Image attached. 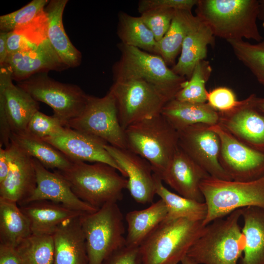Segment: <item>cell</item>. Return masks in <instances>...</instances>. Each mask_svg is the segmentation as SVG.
<instances>
[{
	"instance_id": "6da1fadb",
	"label": "cell",
	"mask_w": 264,
	"mask_h": 264,
	"mask_svg": "<svg viewBox=\"0 0 264 264\" xmlns=\"http://www.w3.org/2000/svg\"><path fill=\"white\" fill-rule=\"evenodd\" d=\"M257 0H198L196 13L214 36L229 41L263 40L257 24Z\"/></svg>"
},
{
	"instance_id": "7a4b0ae2",
	"label": "cell",
	"mask_w": 264,
	"mask_h": 264,
	"mask_svg": "<svg viewBox=\"0 0 264 264\" xmlns=\"http://www.w3.org/2000/svg\"><path fill=\"white\" fill-rule=\"evenodd\" d=\"M55 171L67 181L78 198L97 209L121 200L123 191L127 189V179L104 163L73 161L69 168Z\"/></svg>"
},
{
	"instance_id": "3957f363",
	"label": "cell",
	"mask_w": 264,
	"mask_h": 264,
	"mask_svg": "<svg viewBox=\"0 0 264 264\" xmlns=\"http://www.w3.org/2000/svg\"><path fill=\"white\" fill-rule=\"evenodd\" d=\"M242 209L205 226L187 256L197 264H238L244 248Z\"/></svg>"
},
{
	"instance_id": "277c9868",
	"label": "cell",
	"mask_w": 264,
	"mask_h": 264,
	"mask_svg": "<svg viewBox=\"0 0 264 264\" xmlns=\"http://www.w3.org/2000/svg\"><path fill=\"white\" fill-rule=\"evenodd\" d=\"M127 149L146 159L160 177L178 145V133L161 114L135 123L125 130Z\"/></svg>"
},
{
	"instance_id": "5b68a950",
	"label": "cell",
	"mask_w": 264,
	"mask_h": 264,
	"mask_svg": "<svg viewBox=\"0 0 264 264\" xmlns=\"http://www.w3.org/2000/svg\"><path fill=\"white\" fill-rule=\"evenodd\" d=\"M203 221L165 219L139 246L142 264H177L201 235Z\"/></svg>"
},
{
	"instance_id": "8992f818",
	"label": "cell",
	"mask_w": 264,
	"mask_h": 264,
	"mask_svg": "<svg viewBox=\"0 0 264 264\" xmlns=\"http://www.w3.org/2000/svg\"><path fill=\"white\" fill-rule=\"evenodd\" d=\"M120 59L112 66L113 80L142 79L156 87L170 101L184 87L185 77L176 74L159 55L119 43Z\"/></svg>"
},
{
	"instance_id": "52a82bcc",
	"label": "cell",
	"mask_w": 264,
	"mask_h": 264,
	"mask_svg": "<svg viewBox=\"0 0 264 264\" xmlns=\"http://www.w3.org/2000/svg\"><path fill=\"white\" fill-rule=\"evenodd\" d=\"M200 188L207 206L203 221L205 226L239 209L264 207V176L256 180L239 181L211 176L204 178Z\"/></svg>"
},
{
	"instance_id": "ba28073f",
	"label": "cell",
	"mask_w": 264,
	"mask_h": 264,
	"mask_svg": "<svg viewBox=\"0 0 264 264\" xmlns=\"http://www.w3.org/2000/svg\"><path fill=\"white\" fill-rule=\"evenodd\" d=\"M89 264H102L109 256L126 245L122 213L117 202L108 203L80 217Z\"/></svg>"
},
{
	"instance_id": "9c48e42d",
	"label": "cell",
	"mask_w": 264,
	"mask_h": 264,
	"mask_svg": "<svg viewBox=\"0 0 264 264\" xmlns=\"http://www.w3.org/2000/svg\"><path fill=\"white\" fill-rule=\"evenodd\" d=\"M109 91L114 98L124 131L135 123L161 113L169 101L156 87L142 79L114 81Z\"/></svg>"
},
{
	"instance_id": "30bf717a",
	"label": "cell",
	"mask_w": 264,
	"mask_h": 264,
	"mask_svg": "<svg viewBox=\"0 0 264 264\" xmlns=\"http://www.w3.org/2000/svg\"><path fill=\"white\" fill-rule=\"evenodd\" d=\"M17 85L36 101L48 105L53 115L66 127L68 122L83 111L88 96L79 86L55 81L46 72L34 74L18 82Z\"/></svg>"
},
{
	"instance_id": "8fae6325",
	"label": "cell",
	"mask_w": 264,
	"mask_h": 264,
	"mask_svg": "<svg viewBox=\"0 0 264 264\" xmlns=\"http://www.w3.org/2000/svg\"><path fill=\"white\" fill-rule=\"evenodd\" d=\"M10 68H0V147H7L12 134H22L33 115L39 110L38 103L12 82Z\"/></svg>"
},
{
	"instance_id": "7c38bea8",
	"label": "cell",
	"mask_w": 264,
	"mask_h": 264,
	"mask_svg": "<svg viewBox=\"0 0 264 264\" xmlns=\"http://www.w3.org/2000/svg\"><path fill=\"white\" fill-rule=\"evenodd\" d=\"M66 127L95 137L112 146L127 149L114 98L110 91L103 97L88 96L82 113L68 122Z\"/></svg>"
},
{
	"instance_id": "4fadbf2b",
	"label": "cell",
	"mask_w": 264,
	"mask_h": 264,
	"mask_svg": "<svg viewBox=\"0 0 264 264\" xmlns=\"http://www.w3.org/2000/svg\"><path fill=\"white\" fill-rule=\"evenodd\" d=\"M210 128L220 137L219 161L232 180L248 181L264 176V154L242 143L219 124Z\"/></svg>"
},
{
	"instance_id": "5bb4252c",
	"label": "cell",
	"mask_w": 264,
	"mask_h": 264,
	"mask_svg": "<svg viewBox=\"0 0 264 264\" xmlns=\"http://www.w3.org/2000/svg\"><path fill=\"white\" fill-rule=\"evenodd\" d=\"M210 126L198 124L177 131L179 147L211 176L232 180L220 164V139Z\"/></svg>"
},
{
	"instance_id": "9a60e30c",
	"label": "cell",
	"mask_w": 264,
	"mask_h": 264,
	"mask_svg": "<svg viewBox=\"0 0 264 264\" xmlns=\"http://www.w3.org/2000/svg\"><path fill=\"white\" fill-rule=\"evenodd\" d=\"M256 96L251 94L230 112L219 113L218 124L242 143L264 154V112L255 105Z\"/></svg>"
},
{
	"instance_id": "2e32d148",
	"label": "cell",
	"mask_w": 264,
	"mask_h": 264,
	"mask_svg": "<svg viewBox=\"0 0 264 264\" xmlns=\"http://www.w3.org/2000/svg\"><path fill=\"white\" fill-rule=\"evenodd\" d=\"M105 148L127 177V189L137 203L152 202L155 192L154 172L144 158L128 149L117 148L109 144Z\"/></svg>"
},
{
	"instance_id": "e0dca14e",
	"label": "cell",
	"mask_w": 264,
	"mask_h": 264,
	"mask_svg": "<svg viewBox=\"0 0 264 264\" xmlns=\"http://www.w3.org/2000/svg\"><path fill=\"white\" fill-rule=\"evenodd\" d=\"M44 141L50 144L72 161L102 162L122 172L105 148V142L87 133L66 127L61 134Z\"/></svg>"
},
{
	"instance_id": "ac0fdd59",
	"label": "cell",
	"mask_w": 264,
	"mask_h": 264,
	"mask_svg": "<svg viewBox=\"0 0 264 264\" xmlns=\"http://www.w3.org/2000/svg\"><path fill=\"white\" fill-rule=\"evenodd\" d=\"M10 164L5 179L0 183V197L20 205L32 195L37 186L33 158L10 142Z\"/></svg>"
},
{
	"instance_id": "d6986e66",
	"label": "cell",
	"mask_w": 264,
	"mask_h": 264,
	"mask_svg": "<svg viewBox=\"0 0 264 264\" xmlns=\"http://www.w3.org/2000/svg\"><path fill=\"white\" fill-rule=\"evenodd\" d=\"M33 163L36 174V188L23 204L35 200H47L84 213H92L99 209L78 198L67 181L56 171H49L34 158Z\"/></svg>"
},
{
	"instance_id": "ffe728a7",
	"label": "cell",
	"mask_w": 264,
	"mask_h": 264,
	"mask_svg": "<svg viewBox=\"0 0 264 264\" xmlns=\"http://www.w3.org/2000/svg\"><path fill=\"white\" fill-rule=\"evenodd\" d=\"M209 176L179 147L160 178L179 195L204 202L200 184Z\"/></svg>"
},
{
	"instance_id": "44dd1931",
	"label": "cell",
	"mask_w": 264,
	"mask_h": 264,
	"mask_svg": "<svg viewBox=\"0 0 264 264\" xmlns=\"http://www.w3.org/2000/svg\"><path fill=\"white\" fill-rule=\"evenodd\" d=\"M4 65L10 68L13 80L18 82L40 72L61 71L68 68L48 39L34 49L8 54Z\"/></svg>"
},
{
	"instance_id": "7402d4cb",
	"label": "cell",
	"mask_w": 264,
	"mask_h": 264,
	"mask_svg": "<svg viewBox=\"0 0 264 264\" xmlns=\"http://www.w3.org/2000/svg\"><path fill=\"white\" fill-rule=\"evenodd\" d=\"M80 217L63 221L53 234L54 264H89Z\"/></svg>"
},
{
	"instance_id": "603a6c76",
	"label": "cell",
	"mask_w": 264,
	"mask_h": 264,
	"mask_svg": "<svg viewBox=\"0 0 264 264\" xmlns=\"http://www.w3.org/2000/svg\"><path fill=\"white\" fill-rule=\"evenodd\" d=\"M19 206L29 221L32 234L38 235H53L63 221L87 213L47 200L32 201Z\"/></svg>"
},
{
	"instance_id": "cb8c5ba5",
	"label": "cell",
	"mask_w": 264,
	"mask_h": 264,
	"mask_svg": "<svg viewBox=\"0 0 264 264\" xmlns=\"http://www.w3.org/2000/svg\"><path fill=\"white\" fill-rule=\"evenodd\" d=\"M198 18L183 41L177 62L171 68L176 74L188 80L196 65L206 58L208 45L214 44L215 36L212 31Z\"/></svg>"
},
{
	"instance_id": "d4e9b609",
	"label": "cell",
	"mask_w": 264,
	"mask_h": 264,
	"mask_svg": "<svg viewBox=\"0 0 264 264\" xmlns=\"http://www.w3.org/2000/svg\"><path fill=\"white\" fill-rule=\"evenodd\" d=\"M67 0H51L45 8L47 17V39L62 61L68 67L79 66L82 54L71 43L65 30L63 15Z\"/></svg>"
},
{
	"instance_id": "484cf974",
	"label": "cell",
	"mask_w": 264,
	"mask_h": 264,
	"mask_svg": "<svg viewBox=\"0 0 264 264\" xmlns=\"http://www.w3.org/2000/svg\"><path fill=\"white\" fill-rule=\"evenodd\" d=\"M161 114L177 131L198 124H218L219 113L207 103H196L173 99L163 108Z\"/></svg>"
},
{
	"instance_id": "4316f807",
	"label": "cell",
	"mask_w": 264,
	"mask_h": 264,
	"mask_svg": "<svg viewBox=\"0 0 264 264\" xmlns=\"http://www.w3.org/2000/svg\"><path fill=\"white\" fill-rule=\"evenodd\" d=\"M244 248L239 264H264V207L242 209Z\"/></svg>"
},
{
	"instance_id": "83f0119b",
	"label": "cell",
	"mask_w": 264,
	"mask_h": 264,
	"mask_svg": "<svg viewBox=\"0 0 264 264\" xmlns=\"http://www.w3.org/2000/svg\"><path fill=\"white\" fill-rule=\"evenodd\" d=\"M167 214V206L161 199L146 209L128 213L125 217L128 225L126 245L139 247L166 219Z\"/></svg>"
},
{
	"instance_id": "f1b7e54d",
	"label": "cell",
	"mask_w": 264,
	"mask_h": 264,
	"mask_svg": "<svg viewBox=\"0 0 264 264\" xmlns=\"http://www.w3.org/2000/svg\"><path fill=\"white\" fill-rule=\"evenodd\" d=\"M198 19L191 11L176 10L169 30L157 42L155 54L160 56L168 66L174 64L186 36Z\"/></svg>"
},
{
	"instance_id": "f546056e",
	"label": "cell",
	"mask_w": 264,
	"mask_h": 264,
	"mask_svg": "<svg viewBox=\"0 0 264 264\" xmlns=\"http://www.w3.org/2000/svg\"><path fill=\"white\" fill-rule=\"evenodd\" d=\"M31 234L29 221L18 203L0 197V244L16 247Z\"/></svg>"
},
{
	"instance_id": "4dcf8cb0",
	"label": "cell",
	"mask_w": 264,
	"mask_h": 264,
	"mask_svg": "<svg viewBox=\"0 0 264 264\" xmlns=\"http://www.w3.org/2000/svg\"><path fill=\"white\" fill-rule=\"evenodd\" d=\"M10 142L25 153L38 160L46 169L64 170L73 161L48 142L25 134H12Z\"/></svg>"
},
{
	"instance_id": "1f68e13d",
	"label": "cell",
	"mask_w": 264,
	"mask_h": 264,
	"mask_svg": "<svg viewBox=\"0 0 264 264\" xmlns=\"http://www.w3.org/2000/svg\"><path fill=\"white\" fill-rule=\"evenodd\" d=\"M156 194L166 204L168 214L166 220L185 218L193 221H203L207 214L205 202L191 199L172 192L162 183V180L154 173Z\"/></svg>"
},
{
	"instance_id": "d6a6232c",
	"label": "cell",
	"mask_w": 264,
	"mask_h": 264,
	"mask_svg": "<svg viewBox=\"0 0 264 264\" xmlns=\"http://www.w3.org/2000/svg\"><path fill=\"white\" fill-rule=\"evenodd\" d=\"M48 21L44 11L31 22L8 32V55L35 49L47 39Z\"/></svg>"
},
{
	"instance_id": "836d02e7",
	"label": "cell",
	"mask_w": 264,
	"mask_h": 264,
	"mask_svg": "<svg viewBox=\"0 0 264 264\" xmlns=\"http://www.w3.org/2000/svg\"><path fill=\"white\" fill-rule=\"evenodd\" d=\"M118 20L117 34L121 43L155 54L157 42L140 16L120 11Z\"/></svg>"
},
{
	"instance_id": "e575fe53",
	"label": "cell",
	"mask_w": 264,
	"mask_h": 264,
	"mask_svg": "<svg viewBox=\"0 0 264 264\" xmlns=\"http://www.w3.org/2000/svg\"><path fill=\"white\" fill-rule=\"evenodd\" d=\"M15 248L20 264H54L52 235L31 234Z\"/></svg>"
},
{
	"instance_id": "d590c367",
	"label": "cell",
	"mask_w": 264,
	"mask_h": 264,
	"mask_svg": "<svg viewBox=\"0 0 264 264\" xmlns=\"http://www.w3.org/2000/svg\"><path fill=\"white\" fill-rule=\"evenodd\" d=\"M211 72L212 67L208 61L203 60L199 62L194 67L190 79L174 99L196 103H206L208 91L205 84Z\"/></svg>"
},
{
	"instance_id": "8d00e7d4",
	"label": "cell",
	"mask_w": 264,
	"mask_h": 264,
	"mask_svg": "<svg viewBox=\"0 0 264 264\" xmlns=\"http://www.w3.org/2000/svg\"><path fill=\"white\" fill-rule=\"evenodd\" d=\"M227 42L237 59L264 86V39L254 44L243 40Z\"/></svg>"
},
{
	"instance_id": "74e56055",
	"label": "cell",
	"mask_w": 264,
	"mask_h": 264,
	"mask_svg": "<svg viewBox=\"0 0 264 264\" xmlns=\"http://www.w3.org/2000/svg\"><path fill=\"white\" fill-rule=\"evenodd\" d=\"M48 2L47 0H33L14 12L0 16V32H9L31 22L44 11Z\"/></svg>"
},
{
	"instance_id": "f35d334b",
	"label": "cell",
	"mask_w": 264,
	"mask_h": 264,
	"mask_svg": "<svg viewBox=\"0 0 264 264\" xmlns=\"http://www.w3.org/2000/svg\"><path fill=\"white\" fill-rule=\"evenodd\" d=\"M66 128L54 115L48 116L38 110L30 120L23 134L44 140L62 133Z\"/></svg>"
},
{
	"instance_id": "ab89813d",
	"label": "cell",
	"mask_w": 264,
	"mask_h": 264,
	"mask_svg": "<svg viewBox=\"0 0 264 264\" xmlns=\"http://www.w3.org/2000/svg\"><path fill=\"white\" fill-rule=\"evenodd\" d=\"M175 11L156 9L141 14L140 17L152 32L157 42L162 39L169 30Z\"/></svg>"
},
{
	"instance_id": "60d3db41",
	"label": "cell",
	"mask_w": 264,
	"mask_h": 264,
	"mask_svg": "<svg viewBox=\"0 0 264 264\" xmlns=\"http://www.w3.org/2000/svg\"><path fill=\"white\" fill-rule=\"evenodd\" d=\"M207 104L219 113L230 112L238 106L242 100H238L234 91L230 88L220 87L207 92Z\"/></svg>"
},
{
	"instance_id": "b9f144b4",
	"label": "cell",
	"mask_w": 264,
	"mask_h": 264,
	"mask_svg": "<svg viewBox=\"0 0 264 264\" xmlns=\"http://www.w3.org/2000/svg\"><path fill=\"white\" fill-rule=\"evenodd\" d=\"M198 2V0H141L138 2L137 10L140 14L156 9L191 11Z\"/></svg>"
},
{
	"instance_id": "7bdbcfd3",
	"label": "cell",
	"mask_w": 264,
	"mask_h": 264,
	"mask_svg": "<svg viewBox=\"0 0 264 264\" xmlns=\"http://www.w3.org/2000/svg\"><path fill=\"white\" fill-rule=\"evenodd\" d=\"M102 264H142L139 248L125 245L109 256Z\"/></svg>"
},
{
	"instance_id": "ee69618b",
	"label": "cell",
	"mask_w": 264,
	"mask_h": 264,
	"mask_svg": "<svg viewBox=\"0 0 264 264\" xmlns=\"http://www.w3.org/2000/svg\"><path fill=\"white\" fill-rule=\"evenodd\" d=\"M0 264H20L15 247L0 244Z\"/></svg>"
},
{
	"instance_id": "f6af8a7d",
	"label": "cell",
	"mask_w": 264,
	"mask_h": 264,
	"mask_svg": "<svg viewBox=\"0 0 264 264\" xmlns=\"http://www.w3.org/2000/svg\"><path fill=\"white\" fill-rule=\"evenodd\" d=\"M10 164V152L8 147H0V183L6 178Z\"/></svg>"
},
{
	"instance_id": "bcb514c9",
	"label": "cell",
	"mask_w": 264,
	"mask_h": 264,
	"mask_svg": "<svg viewBox=\"0 0 264 264\" xmlns=\"http://www.w3.org/2000/svg\"><path fill=\"white\" fill-rule=\"evenodd\" d=\"M8 32L0 33V66L3 65L8 56L7 39Z\"/></svg>"
},
{
	"instance_id": "7dc6e473",
	"label": "cell",
	"mask_w": 264,
	"mask_h": 264,
	"mask_svg": "<svg viewBox=\"0 0 264 264\" xmlns=\"http://www.w3.org/2000/svg\"><path fill=\"white\" fill-rule=\"evenodd\" d=\"M259 1V6L258 19L262 22L263 26L264 27V0Z\"/></svg>"
},
{
	"instance_id": "c3c4849f",
	"label": "cell",
	"mask_w": 264,
	"mask_h": 264,
	"mask_svg": "<svg viewBox=\"0 0 264 264\" xmlns=\"http://www.w3.org/2000/svg\"><path fill=\"white\" fill-rule=\"evenodd\" d=\"M254 101L256 107L264 112V98H259L256 96Z\"/></svg>"
},
{
	"instance_id": "681fc988",
	"label": "cell",
	"mask_w": 264,
	"mask_h": 264,
	"mask_svg": "<svg viewBox=\"0 0 264 264\" xmlns=\"http://www.w3.org/2000/svg\"><path fill=\"white\" fill-rule=\"evenodd\" d=\"M181 264H197L187 255L181 261Z\"/></svg>"
}]
</instances>
